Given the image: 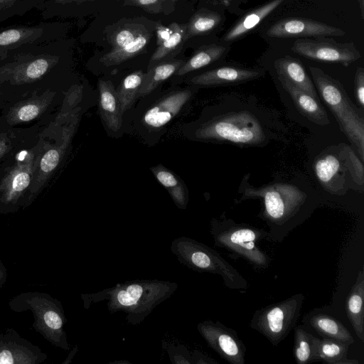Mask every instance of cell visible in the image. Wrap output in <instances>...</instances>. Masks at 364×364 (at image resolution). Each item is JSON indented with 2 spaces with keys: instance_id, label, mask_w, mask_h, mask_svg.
<instances>
[{
  "instance_id": "obj_2",
  "label": "cell",
  "mask_w": 364,
  "mask_h": 364,
  "mask_svg": "<svg viewBox=\"0 0 364 364\" xmlns=\"http://www.w3.org/2000/svg\"><path fill=\"white\" fill-rule=\"evenodd\" d=\"M319 95L335 116L342 132L364 161V117L346 94L341 83L321 68L309 67Z\"/></svg>"
},
{
  "instance_id": "obj_27",
  "label": "cell",
  "mask_w": 364,
  "mask_h": 364,
  "mask_svg": "<svg viewBox=\"0 0 364 364\" xmlns=\"http://www.w3.org/2000/svg\"><path fill=\"white\" fill-rule=\"evenodd\" d=\"M221 20L222 16L217 12L208 9L198 11L187 23L184 41L209 33L220 23Z\"/></svg>"
},
{
  "instance_id": "obj_3",
  "label": "cell",
  "mask_w": 364,
  "mask_h": 364,
  "mask_svg": "<svg viewBox=\"0 0 364 364\" xmlns=\"http://www.w3.org/2000/svg\"><path fill=\"white\" fill-rule=\"evenodd\" d=\"M314 170L321 186L331 194L341 196L349 188L363 189V162L345 144L323 150L315 159Z\"/></svg>"
},
{
  "instance_id": "obj_28",
  "label": "cell",
  "mask_w": 364,
  "mask_h": 364,
  "mask_svg": "<svg viewBox=\"0 0 364 364\" xmlns=\"http://www.w3.org/2000/svg\"><path fill=\"white\" fill-rule=\"evenodd\" d=\"M144 77V73L141 70L135 71L125 77L118 87L117 93L122 114L132 107L137 98Z\"/></svg>"
},
{
  "instance_id": "obj_42",
  "label": "cell",
  "mask_w": 364,
  "mask_h": 364,
  "mask_svg": "<svg viewBox=\"0 0 364 364\" xmlns=\"http://www.w3.org/2000/svg\"><path fill=\"white\" fill-rule=\"evenodd\" d=\"M171 33V28L168 26V27L164 26H159L157 28L156 36H157V42L156 45L159 46L162 43H164L170 36Z\"/></svg>"
},
{
  "instance_id": "obj_41",
  "label": "cell",
  "mask_w": 364,
  "mask_h": 364,
  "mask_svg": "<svg viewBox=\"0 0 364 364\" xmlns=\"http://www.w3.org/2000/svg\"><path fill=\"white\" fill-rule=\"evenodd\" d=\"M191 363L192 364H210L217 363L216 361L208 358L199 350H195L191 353Z\"/></svg>"
},
{
  "instance_id": "obj_17",
  "label": "cell",
  "mask_w": 364,
  "mask_h": 364,
  "mask_svg": "<svg viewBox=\"0 0 364 364\" xmlns=\"http://www.w3.org/2000/svg\"><path fill=\"white\" fill-rule=\"evenodd\" d=\"M348 319L361 341H364V272L361 269L346 300Z\"/></svg>"
},
{
  "instance_id": "obj_22",
  "label": "cell",
  "mask_w": 364,
  "mask_h": 364,
  "mask_svg": "<svg viewBox=\"0 0 364 364\" xmlns=\"http://www.w3.org/2000/svg\"><path fill=\"white\" fill-rule=\"evenodd\" d=\"M350 344L331 338H318L316 348V360L329 364L358 363L355 360H348L347 353Z\"/></svg>"
},
{
  "instance_id": "obj_21",
  "label": "cell",
  "mask_w": 364,
  "mask_h": 364,
  "mask_svg": "<svg viewBox=\"0 0 364 364\" xmlns=\"http://www.w3.org/2000/svg\"><path fill=\"white\" fill-rule=\"evenodd\" d=\"M183 63L184 62L181 60H176L156 63L149 68L147 72L144 73L137 97L151 93L160 84L174 75Z\"/></svg>"
},
{
  "instance_id": "obj_38",
  "label": "cell",
  "mask_w": 364,
  "mask_h": 364,
  "mask_svg": "<svg viewBox=\"0 0 364 364\" xmlns=\"http://www.w3.org/2000/svg\"><path fill=\"white\" fill-rule=\"evenodd\" d=\"M44 321L47 326L53 330L60 329L63 326L62 318L54 311H47L44 314Z\"/></svg>"
},
{
  "instance_id": "obj_24",
  "label": "cell",
  "mask_w": 364,
  "mask_h": 364,
  "mask_svg": "<svg viewBox=\"0 0 364 364\" xmlns=\"http://www.w3.org/2000/svg\"><path fill=\"white\" fill-rule=\"evenodd\" d=\"M226 51L227 48L223 46H204L196 50L189 60L178 68L175 75L181 76L208 65L221 58Z\"/></svg>"
},
{
  "instance_id": "obj_25",
  "label": "cell",
  "mask_w": 364,
  "mask_h": 364,
  "mask_svg": "<svg viewBox=\"0 0 364 364\" xmlns=\"http://www.w3.org/2000/svg\"><path fill=\"white\" fill-rule=\"evenodd\" d=\"M318 338L301 326L294 327L293 353L296 363L307 364L316 360Z\"/></svg>"
},
{
  "instance_id": "obj_12",
  "label": "cell",
  "mask_w": 364,
  "mask_h": 364,
  "mask_svg": "<svg viewBox=\"0 0 364 364\" xmlns=\"http://www.w3.org/2000/svg\"><path fill=\"white\" fill-rule=\"evenodd\" d=\"M192 95L189 89L178 90L165 95L146 110L143 117L144 124L154 129L164 127L178 114Z\"/></svg>"
},
{
  "instance_id": "obj_14",
  "label": "cell",
  "mask_w": 364,
  "mask_h": 364,
  "mask_svg": "<svg viewBox=\"0 0 364 364\" xmlns=\"http://www.w3.org/2000/svg\"><path fill=\"white\" fill-rule=\"evenodd\" d=\"M274 65L279 79L289 82L320 101L312 80L298 59L287 55L277 59Z\"/></svg>"
},
{
  "instance_id": "obj_4",
  "label": "cell",
  "mask_w": 364,
  "mask_h": 364,
  "mask_svg": "<svg viewBox=\"0 0 364 364\" xmlns=\"http://www.w3.org/2000/svg\"><path fill=\"white\" fill-rule=\"evenodd\" d=\"M196 139L225 141L242 146H262L267 136L258 119L247 111L230 112L205 122L196 132Z\"/></svg>"
},
{
  "instance_id": "obj_11",
  "label": "cell",
  "mask_w": 364,
  "mask_h": 364,
  "mask_svg": "<svg viewBox=\"0 0 364 364\" xmlns=\"http://www.w3.org/2000/svg\"><path fill=\"white\" fill-rule=\"evenodd\" d=\"M273 38L325 37L343 36L345 32L337 27L304 18H287L282 19L267 31Z\"/></svg>"
},
{
  "instance_id": "obj_29",
  "label": "cell",
  "mask_w": 364,
  "mask_h": 364,
  "mask_svg": "<svg viewBox=\"0 0 364 364\" xmlns=\"http://www.w3.org/2000/svg\"><path fill=\"white\" fill-rule=\"evenodd\" d=\"M169 26L171 28L169 37L156 49L150 59L148 68L173 53L183 41H185L187 24L172 23Z\"/></svg>"
},
{
  "instance_id": "obj_35",
  "label": "cell",
  "mask_w": 364,
  "mask_h": 364,
  "mask_svg": "<svg viewBox=\"0 0 364 364\" xmlns=\"http://www.w3.org/2000/svg\"><path fill=\"white\" fill-rule=\"evenodd\" d=\"M166 1L167 0H125L124 5L138 6L149 12H159Z\"/></svg>"
},
{
  "instance_id": "obj_34",
  "label": "cell",
  "mask_w": 364,
  "mask_h": 364,
  "mask_svg": "<svg viewBox=\"0 0 364 364\" xmlns=\"http://www.w3.org/2000/svg\"><path fill=\"white\" fill-rule=\"evenodd\" d=\"M355 96L359 107L364 109V70L358 68L354 77Z\"/></svg>"
},
{
  "instance_id": "obj_5",
  "label": "cell",
  "mask_w": 364,
  "mask_h": 364,
  "mask_svg": "<svg viewBox=\"0 0 364 364\" xmlns=\"http://www.w3.org/2000/svg\"><path fill=\"white\" fill-rule=\"evenodd\" d=\"M171 251L181 264L192 270L220 275L230 289L245 290L248 287L242 275L218 252L195 239L177 237L171 242Z\"/></svg>"
},
{
  "instance_id": "obj_37",
  "label": "cell",
  "mask_w": 364,
  "mask_h": 364,
  "mask_svg": "<svg viewBox=\"0 0 364 364\" xmlns=\"http://www.w3.org/2000/svg\"><path fill=\"white\" fill-rule=\"evenodd\" d=\"M39 112L38 107L35 105H27L22 107L18 112V117L21 121H30L37 117Z\"/></svg>"
},
{
  "instance_id": "obj_13",
  "label": "cell",
  "mask_w": 364,
  "mask_h": 364,
  "mask_svg": "<svg viewBox=\"0 0 364 364\" xmlns=\"http://www.w3.org/2000/svg\"><path fill=\"white\" fill-rule=\"evenodd\" d=\"M263 74L260 70L223 66L194 76L190 83L205 87L237 85L257 79Z\"/></svg>"
},
{
  "instance_id": "obj_26",
  "label": "cell",
  "mask_w": 364,
  "mask_h": 364,
  "mask_svg": "<svg viewBox=\"0 0 364 364\" xmlns=\"http://www.w3.org/2000/svg\"><path fill=\"white\" fill-rule=\"evenodd\" d=\"M151 34L146 31L130 43L117 50H111L100 58V62L106 65L111 66L132 58L143 51L147 46Z\"/></svg>"
},
{
  "instance_id": "obj_7",
  "label": "cell",
  "mask_w": 364,
  "mask_h": 364,
  "mask_svg": "<svg viewBox=\"0 0 364 364\" xmlns=\"http://www.w3.org/2000/svg\"><path fill=\"white\" fill-rule=\"evenodd\" d=\"M304 299L302 294H296L257 310L250 326L262 334L272 345L277 346L295 327Z\"/></svg>"
},
{
  "instance_id": "obj_36",
  "label": "cell",
  "mask_w": 364,
  "mask_h": 364,
  "mask_svg": "<svg viewBox=\"0 0 364 364\" xmlns=\"http://www.w3.org/2000/svg\"><path fill=\"white\" fill-rule=\"evenodd\" d=\"M60 154L58 150L50 149L47 151L41 161V168L44 172L52 171L58 164Z\"/></svg>"
},
{
  "instance_id": "obj_20",
  "label": "cell",
  "mask_w": 364,
  "mask_h": 364,
  "mask_svg": "<svg viewBox=\"0 0 364 364\" xmlns=\"http://www.w3.org/2000/svg\"><path fill=\"white\" fill-rule=\"evenodd\" d=\"M309 323L322 338L334 339L350 345L354 342L348 330L331 316L325 314L312 315L309 319Z\"/></svg>"
},
{
  "instance_id": "obj_33",
  "label": "cell",
  "mask_w": 364,
  "mask_h": 364,
  "mask_svg": "<svg viewBox=\"0 0 364 364\" xmlns=\"http://www.w3.org/2000/svg\"><path fill=\"white\" fill-rule=\"evenodd\" d=\"M49 63L46 58H39L31 62L26 70V75L32 79L42 76L48 70Z\"/></svg>"
},
{
  "instance_id": "obj_1",
  "label": "cell",
  "mask_w": 364,
  "mask_h": 364,
  "mask_svg": "<svg viewBox=\"0 0 364 364\" xmlns=\"http://www.w3.org/2000/svg\"><path fill=\"white\" fill-rule=\"evenodd\" d=\"M178 287L176 282L156 279H134L84 296L87 297L88 306L107 300L111 314L122 311L126 314L127 322L136 326L159 304L171 297Z\"/></svg>"
},
{
  "instance_id": "obj_16",
  "label": "cell",
  "mask_w": 364,
  "mask_h": 364,
  "mask_svg": "<svg viewBox=\"0 0 364 364\" xmlns=\"http://www.w3.org/2000/svg\"><path fill=\"white\" fill-rule=\"evenodd\" d=\"M99 107L103 121L108 128L117 131L122 124V112L120 107L117 90L109 80H100Z\"/></svg>"
},
{
  "instance_id": "obj_23",
  "label": "cell",
  "mask_w": 364,
  "mask_h": 364,
  "mask_svg": "<svg viewBox=\"0 0 364 364\" xmlns=\"http://www.w3.org/2000/svg\"><path fill=\"white\" fill-rule=\"evenodd\" d=\"M151 171L158 181L167 190L178 208L185 209L188 203V192L181 180L162 165Z\"/></svg>"
},
{
  "instance_id": "obj_43",
  "label": "cell",
  "mask_w": 364,
  "mask_h": 364,
  "mask_svg": "<svg viewBox=\"0 0 364 364\" xmlns=\"http://www.w3.org/2000/svg\"><path fill=\"white\" fill-rule=\"evenodd\" d=\"M14 358L11 353L8 350H4L0 352V364H12Z\"/></svg>"
},
{
  "instance_id": "obj_45",
  "label": "cell",
  "mask_w": 364,
  "mask_h": 364,
  "mask_svg": "<svg viewBox=\"0 0 364 364\" xmlns=\"http://www.w3.org/2000/svg\"><path fill=\"white\" fill-rule=\"evenodd\" d=\"M111 363H131L130 362H129L128 360H120V361H114Z\"/></svg>"
},
{
  "instance_id": "obj_32",
  "label": "cell",
  "mask_w": 364,
  "mask_h": 364,
  "mask_svg": "<svg viewBox=\"0 0 364 364\" xmlns=\"http://www.w3.org/2000/svg\"><path fill=\"white\" fill-rule=\"evenodd\" d=\"M168 355L173 364H192L191 353L183 346H172L168 348Z\"/></svg>"
},
{
  "instance_id": "obj_30",
  "label": "cell",
  "mask_w": 364,
  "mask_h": 364,
  "mask_svg": "<svg viewBox=\"0 0 364 364\" xmlns=\"http://www.w3.org/2000/svg\"><path fill=\"white\" fill-rule=\"evenodd\" d=\"M142 25L131 24L117 31L111 38L112 50H117L130 43L138 36L146 32Z\"/></svg>"
},
{
  "instance_id": "obj_39",
  "label": "cell",
  "mask_w": 364,
  "mask_h": 364,
  "mask_svg": "<svg viewBox=\"0 0 364 364\" xmlns=\"http://www.w3.org/2000/svg\"><path fill=\"white\" fill-rule=\"evenodd\" d=\"M93 0H43L40 4L41 6L42 14L56 7L57 6L65 5L68 4H80L84 1Z\"/></svg>"
},
{
  "instance_id": "obj_10",
  "label": "cell",
  "mask_w": 364,
  "mask_h": 364,
  "mask_svg": "<svg viewBox=\"0 0 364 364\" xmlns=\"http://www.w3.org/2000/svg\"><path fill=\"white\" fill-rule=\"evenodd\" d=\"M197 330L208 345L231 364H244L246 348L234 329L219 321L200 322Z\"/></svg>"
},
{
  "instance_id": "obj_6",
  "label": "cell",
  "mask_w": 364,
  "mask_h": 364,
  "mask_svg": "<svg viewBox=\"0 0 364 364\" xmlns=\"http://www.w3.org/2000/svg\"><path fill=\"white\" fill-rule=\"evenodd\" d=\"M210 225V233L215 246L242 257L256 267L267 268L269 266V259L257 243L267 232L230 220H213Z\"/></svg>"
},
{
  "instance_id": "obj_31",
  "label": "cell",
  "mask_w": 364,
  "mask_h": 364,
  "mask_svg": "<svg viewBox=\"0 0 364 364\" xmlns=\"http://www.w3.org/2000/svg\"><path fill=\"white\" fill-rule=\"evenodd\" d=\"M43 0H0V21L18 11H23V8L28 9V6L40 4Z\"/></svg>"
},
{
  "instance_id": "obj_40",
  "label": "cell",
  "mask_w": 364,
  "mask_h": 364,
  "mask_svg": "<svg viewBox=\"0 0 364 364\" xmlns=\"http://www.w3.org/2000/svg\"><path fill=\"white\" fill-rule=\"evenodd\" d=\"M29 183V175L26 172H21L14 177L12 182V188L16 191H21L25 189Z\"/></svg>"
},
{
  "instance_id": "obj_44",
  "label": "cell",
  "mask_w": 364,
  "mask_h": 364,
  "mask_svg": "<svg viewBox=\"0 0 364 364\" xmlns=\"http://www.w3.org/2000/svg\"><path fill=\"white\" fill-rule=\"evenodd\" d=\"M362 18L364 17V0H358Z\"/></svg>"
},
{
  "instance_id": "obj_46",
  "label": "cell",
  "mask_w": 364,
  "mask_h": 364,
  "mask_svg": "<svg viewBox=\"0 0 364 364\" xmlns=\"http://www.w3.org/2000/svg\"><path fill=\"white\" fill-rule=\"evenodd\" d=\"M218 1H223V2L228 3V2L231 1L232 0H218Z\"/></svg>"
},
{
  "instance_id": "obj_9",
  "label": "cell",
  "mask_w": 364,
  "mask_h": 364,
  "mask_svg": "<svg viewBox=\"0 0 364 364\" xmlns=\"http://www.w3.org/2000/svg\"><path fill=\"white\" fill-rule=\"evenodd\" d=\"M291 50L311 60L340 63L345 66L360 59L361 55L355 44L337 43L332 38L318 37L315 39H299L294 41Z\"/></svg>"
},
{
  "instance_id": "obj_19",
  "label": "cell",
  "mask_w": 364,
  "mask_h": 364,
  "mask_svg": "<svg viewBox=\"0 0 364 364\" xmlns=\"http://www.w3.org/2000/svg\"><path fill=\"white\" fill-rule=\"evenodd\" d=\"M283 1L272 0L247 13L225 33L223 41L230 42L244 36L276 9Z\"/></svg>"
},
{
  "instance_id": "obj_15",
  "label": "cell",
  "mask_w": 364,
  "mask_h": 364,
  "mask_svg": "<svg viewBox=\"0 0 364 364\" xmlns=\"http://www.w3.org/2000/svg\"><path fill=\"white\" fill-rule=\"evenodd\" d=\"M279 80L303 116L318 125L325 126L330 123L327 112L320 101L289 82L282 79Z\"/></svg>"
},
{
  "instance_id": "obj_18",
  "label": "cell",
  "mask_w": 364,
  "mask_h": 364,
  "mask_svg": "<svg viewBox=\"0 0 364 364\" xmlns=\"http://www.w3.org/2000/svg\"><path fill=\"white\" fill-rule=\"evenodd\" d=\"M48 41V24L9 28L0 32V48H17Z\"/></svg>"
},
{
  "instance_id": "obj_8",
  "label": "cell",
  "mask_w": 364,
  "mask_h": 364,
  "mask_svg": "<svg viewBox=\"0 0 364 364\" xmlns=\"http://www.w3.org/2000/svg\"><path fill=\"white\" fill-rule=\"evenodd\" d=\"M306 197L296 186L274 183L261 187H247L242 198H262L265 218L272 223L282 224L299 211Z\"/></svg>"
}]
</instances>
